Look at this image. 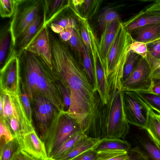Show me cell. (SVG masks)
Here are the masks:
<instances>
[{"label": "cell", "mask_w": 160, "mask_h": 160, "mask_svg": "<svg viewBox=\"0 0 160 160\" xmlns=\"http://www.w3.org/2000/svg\"><path fill=\"white\" fill-rule=\"evenodd\" d=\"M17 160H38L36 159L28 154L21 150L17 156Z\"/></svg>", "instance_id": "obj_44"}, {"label": "cell", "mask_w": 160, "mask_h": 160, "mask_svg": "<svg viewBox=\"0 0 160 160\" xmlns=\"http://www.w3.org/2000/svg\"><path fill=\"white\" fill-rule=\"evenodd\" d=\"M160 23V15L145 13L142 11L127 22L123 23L130 33L134 29L145 25Z\"/></svg>", "instance_id": "obj_23"}, {"label": "cell", "mask_w": 160, "mask_h": 160, "mask_svg": "<svg viewBox=\"0 0 160 160\" xmlns=\"http://www.w3.org/2000/svg\"><path fill=\"white\" fill-rule=\"evenodd\" d=\"M134 129L126 135L130 149L139 153L145 160H160V145L144 128L133 126Z\"/></svg>", "instance_id": "obj_8"}, {"label": "cell", "mask_w": 160, "mask_h": 160, "mask_svg": "<svg viewBox=\"0 0 160 160\" xmlns=\"http://www.w3.org/2000/svg\"><path fill=\"white\" fill-rule=\"evenodd\" d=\"M97 80V91L103 105H107L109 100L110 90L104 69L99 60L94 67Z\"/></svg>", "instance_id": "obj_20"}, {"label": "cell", "mask_w": 160, "mask_h": 160, "mask_svg": "<svg viewBox=\"0 0 160 160\" xmlns=\"http://www.w3.org/2000/svg\"><path fill=\"white\" fill-rule=\"evenodd\" d=\"M48 160H53V159H48Z\"/></svg>", "instance_id": "obj_49"}, {"label": "cell", "mask_w": 160, "mask_h": 160, "mask_svg": "<svg viewBox=\"0 0 160 160\" xmlns=\"http://www.w3.org/2000/svg\"><path fill=\"white\" fill-rule=\"evenodd\" d=\"M146 45L147 53L145 59L152 73L160 66V38Z\"/></svg>", "instance_id": "obj_26"}, {"label": "cell", "mask_w": 160, "mask_h": 160, "mask_svg": "<svg viewBox=\"0 0 160 160\" xmlns=\"http://www.w3.org/2000/svg\"><path fill=\"white\" fill-rule=\"evenodd\" d=\"M139 56L131 50L129 52L124 68L122 83L130 76L135 68L140 59Z\"/></svg>", "instance_id": "obj_35"}, {"label": "cell", "mask_w": 160, "mask_h": 160, "mask_svg": "<svg viewBox=\"0 0 160 160\" xmlns=\"http://www.w3.org/2000/svg\"><path fill=\"white\" fill-rule=\"evenodd\" d=\"M152 73L147 61L141 57L131 75L122 83V90L149 92L152 84Z\"/></svg>", "instance_id": "obj_12"}, {"label": "cell", "mask_w": 160, "mask_h": 160, "mask_svg": "<svg viewBox=\"0 0 160 160\" xmlns=\"http://www.w3.org/2000/svg\"><path fill=\"white\" fill-rule=\"evenodd\" d=\"M31 102L33 106L38 134L44 141L52 122L59 111L50 101L37 92Z\"/></svg>", "instance_id": "obj_10"}, {"label": "cell", "mask_w": 160, "mask_h": 160, "mask_svg": "<svg viewBox=\"0 0 160 160\" xmlns=\"http://www.w3.org/2000/svg\"><path fill=\"white\" fill-rule=\"evenodd\" d=\"M130 50L141 57L146 58L147 53V48L145 43L134 40L131 45Z\"/></svg>", "instance_id": "obj_40"}, {"label": "cell", "mask_w": 160, "mask_h": 160, "mask_svg": "<svg viewBox=\"0 0 160 160\" xmlns=\"http://www.w3.org/2000/svg\"><path fill=\"white\" fill-rule=\"evenodd\" d=\"M120 21H114L109 24L102 31L99 42L98 48L101 64L104 69L106 60L114 40Z\"/></svg>", "instance_id": "obj_18"}, {"label": "cell", "mask_w": 160, "mask_h": 160, "mask_svg": "<svg viewBox=\"0 0 160 160\" xmlns=\"http://www.w3.org/2000/svg\"><path fill=\"white\" fill-rule=\"evenodd\" d=\"M130 148V145L126 140L106 138L100 140L92 149L98 152L110 150L128 151Z\"/></svg>", "instance_id": "obj_25"}, {"label": "cell", "mask_w": 160, "mask_h": 160, "mask_svg": "<svg viewBox=\"0 0 160 160\" xmlns=\"http://www.w3.org/2000/svg\"><path fill=\"white\" fill-rule=\"evenodd\" d=\"M120 16L113 9L108 8L103 10L98 17L99 28L102 32L111 23L114 21H119Z\"/></svg>", "instance_id": "obj_31"}, {"label": "cell", "mask_w": 160, "mask_h": 160, "mask_svg": "<svg viewBox=\"0 0 160 160\" xmlns=\"http://www.w3.org/2000/svg\"><path fill=\"white\" fill-rule=\"evenodd\" d=\"M154 111L160 114V95L143 92H135Z\"/></svg>", "instance_id": "obj_34"}, {"label": "cell", "mask_w": 160, "mask_h": 160, "mask_svg": "<svg viewBox=\"0 0 160 160\" xmlns=\"http://www.w3.org/2000/svg\"><path fill=\"white\" fill-rule=\"evenodd\" d=\"M20 150L18 142L15 138L0 144V160H13Z\"/></svg>", "instance_id": "obj_29"}, {"label": "cell", "mask_w": 160, "mask_h": 160, "mask_svg": "<svg viewBox=\"0 0 160 160\" xmlns=\"http://www.w3.org/2000/svg\"><path fill=\"white\" fill-rule=\"evenodd\" d=\"M21 150L38 160H48V156L45 142L35 130L24 135L18 142Z\"/></svg>", "instance_id": "obj_15"}, {"label": "cell", "mask_w": 160, "mask_h": 160, "mask_svg": "<svg viewBox=\"0 0 160 160\" xmlns=\"http://www.w3.org/2000/svg\"><path fill=\"white\" fill-rule=\"evenodd\" d=\"M160 145V114L151 108L145 128Z\"/></svg>", "instance_id": "obj_28"}, {"label": "cell", "mask_w": 160, "mask_h": 160, "mask_svg": "<svg viewBox=\"0 0 160 160\" xmlns=\"http://www.w3.org/2000/svg\"><path fill=\"white\" fill-rule=\"evenodd\" d=\"M0 144L4 143L14 139L9 127L3 119L0 118Z\"/></svg>", "instance_id": "obj_37"}, {"label": "cell", "mask_w": 160, "mask_h": 160, "mask_svg": "<svg viewBox=\"0 0 160 160\" xmlns=\"http://www.w3.org/2000/svg\"><path fill=\"white\" fill-rule=\"evenodd\" d=\"M85 135L82 132H78L73 135L53 152L50 156L49 158L54 159L64 154Z\"/></svg>", "instance_id": "obj_33"}, {"label": "cell", "mask_w": 160, "mask_h": 160, "mask_svg": "<svg viewBox=\"0 0 160 160\" xmlns=\"http://www.w3.org/2000/svg\"><path fill=\"white\" fill-rule=\"evenodd\" d=\"M148 93L160 95V82L152 83Z\"/></svg>", "instance_id": "obj_46"}, {"label": "cell", "mask_w": 160, "mask_h": 160, "mask_svg": "<svg viewBox=\"0 0 160 160\" xmlns=\"http://www.w3.org/2000/svg\"><path fill=\"white\" fill-rule=\"evenodd\" d=\"M15 11V0H0V15L2 18H10Z\"/></svg>", "instance_id": "obj_36"}, {"label": "cell", "mask_w": 160, "mask_h": 160, "mask_svg": "<svg viewBox=\"0 0 160 160\" xmlns=\"http://www.w3.org/2000/svg\"><path fill=\"white\" fill-rule=\"evenodd\" d=\"M91 0H84L83 3L84 11L87 12L88 10L91 3Z\"/></svg>", "instance_id": "obj_48"}, {"label": "cell", "mask_w": 160, "mask_h": 160, "mask_svg": "<svg viewBox=\"0 0 160 160\" xmlns=\"http://www.w3.org/2000/svg\"><path fill=\"white\" fill-rule=\"evenodd\" d=\"M125 112L130 125L145 128L150 108L135 92L123 91Z\"/></svg>", "instance_id": "obj_11"}, {"label": "cell", "mask_w": 160, "mask_h": 160, "mask_svg": "<svg viewBox=\"0 0 160 160\" xmlns=\"http://www.w3.org/2000/svg\"><path fill=\"white\" fill-rule=\"evenodd\" d=\"M132 32L135 34V41L146 44L160 38V23L138 27Z\"/></svg>", "instance_id": "obj_22"}, {"label": "cell", "mask_w": 160, "mask_h": 160, "mask_svg": "<svg viewBox=\"0 0 160 160\" xmlns=\"http://www.w3.org/2000/svg\"><path fill=\"white\" fill-rule=\"evenodd\" d=\"M36 89L37 92L50 101L59 112L65 111L57 80L52 70L45 63L43 65L38 78Z\"/></svg>", "instance_id": "obj_9"}, {"label": "cell", "mask_w": 160, "mask_h": 160, "mask_svg": "<svg viewBox=\"0 0 160 160\" xmlns=\"http://www.w3.org/2000/svg\"><path fill=\"white\" fill-rule=\"evenodd\" d=\"M44 26L43 16L42 17L39 14L16 40L14 44L16 56H18L25 49L37 33Z\"/></svg>", "instance_id": "obj_16"}, {"label": "cell", "mask_w": 160, "mask_h": 160, "mask_svg": "<svg viewBox=\"0 0 160 160\" xmlns=\"http://www.w3.org/2000/svg\"><path fill=\"white\" fill-rule=\"evenodd\" d=\"M152 83L160 82V69L158 68L154 71L151 75Z\"/></svg>", "instance_id": "obj_45"}, {"label": "cell", "mask_w": 160, "mask_h": 160, "mask_svg": "<svg viewBox=\"0 0 160 160\" xmlns=\"http://www.w3.org/2000/svg\"><path fill=\"white\" fill-rule=\"evenodd\" d=\"M100 139L89 138L85 135L68 152L54 160H71L88 150L92 149ZM50 159V158H49Z\"/></svg>", "instance_id": "obj_19"}, {"label": "cell", "mask_w": 160, "mask_h": 160, "mask_svg": "<svg viewBox=\"0 0 160 160\" xmlns=\"http://www.w3.org/2000/svg\"><path fill=\"white\" fill-rule=\"evenodd\" d=\"M0 118L6 121L18 142L35 130L27 117L20 95L0 91Z\"/></svg>", "instance_id": "obj_3"}, {"label": "cell", "mask_w": 160, "mask_h": 160, "mask_svg": "<svg viewBox=\"0 0 160 160\" xmlns=\"http://www.w3.org/2000/svg\"><path fill=\"white\" fill-rule=\"evenodd\" d=\"M159 69H160V67L158 68Z\"/></svg>", "instance_id": "obj_50"}, {"label": "cell", "mask_w": 160, "mask_h": 160, "mask_svg": "<svg viewBox=\"0 0 160 160\" xmlns=\"http://www.w3.org/2000/svg\"><path fill=\"white\" fill-rule=\"evenodd\" d=\"M64 9L46 26L47 27H49L53 32L57 34L67 28L71 27L76 29L78 27L74 18L70 16L64 15Z\"/></svg>", "instance_id": "obj_24"}, {"label": "cell", "mask_w": 160, "mask_h": 160, "mask_svg": "<svg viewBox=\"0 0 160 160\" xmlns=\"http://www.w3.org/2000/svg\"><path fill=\"white\" fill-rule=\"evenodd\" d=\"M143 12L146 14L160 15V0L155 1Z\"/></svg>", "instance_id": "obj_42"}, {"label": "cell", "mask_w": 160, "mask_h": 160, "mask_svg": "<svg viewBox=\"0 0 160 160\" xmlns=\"http://www.w3.org/2000/svg\"><path fill=\"white\" fill-rule=\"evenodd\" d=\"M20 73L18 58L14 54L0 68V91L20 95Z\"/></svg>", "instance_id": "obj_13"}, {"label": "cell", "mask_w": 160, "mask_h": 160, "mask_svg": "<svg viewBox=\"0 0 160 160\" xmlns=\"http://www.w3.org/2000/svg\"><path fill=\"white\" fill-rule=\"evenodd\" d=\"M15 54L10 28V22L2 25L0 30V68Z\"/></svg>", "instance_id": "obj_17"}, {"label": "cell", "mask_w": 160, "mask_h": 160, "mask_svg": "<svg viewBox=\"0 0 160 160\" xmlns=\"http://www.w3.org/2000/svg\"><path fill=\"white\" fill-rule=\"evenodd\" d=\"M76 59L83 67L82 53V43L80 29L78 27L74 29L70 39L66 42Z\"/></svg>", "instance_id": "obj_27"}, {"label": "cell", "mask_w": 160, "mask_h": 160, "mask_svg": "<svg viewBox=\"0 0 160 160\" xmlns=\"http://www.w3.org/2000/svg\"><path fill=\"white\" fill-rule=\"evenodd\" d=\"M69 1L42 0L44 25L46 26L55 17L69 6Z\"/></svg>", "instance_id": "obj_21"}, {"label": "cell", "mask_w": 160, "mask_h": 160, "mask_svg": "<svg viewBox=\"0 0 160 160\" xmlns=\"http://www.w3.org/2000/svg\"><path fill=\"white\" fill-rule=\"evenodd\" d=\"M80 132V126L75 119L66 111L59 112L52 122L44 140L49 158L68 139Z\"/></svg>", "instance_id": "obj_5"}, {"label": "cell", "mask_w": 160, "mask_h": 160, "mask_svg": "<svg viewBox=\"0 0 160 160\" xmlns=\"http://www.w3.org/2000/svg\"><path fill=\"white\" fill-rule=\"evenodd\" d=\"M73 28L71 27L67 28L58 34L59 37L62 41L66 42L71 38L73 33Z\"/></svg>", "instance_id": "obj_43"}, {"label": "cell", "mask_w": 160, "mask_h": 160, "mask_svg": "<svg viewBox=\"0 0 160 160\" xmlns=\"http://www.w3.org/2000/svg\"><path fill=\"white\" fill-rule=\"evenodd\" d=\"M21 93L20 96L21 102L28 119L32 122V113L30 104L31 101L22 82H21Z\"/></svg>", "instance_id": "obj_38"}, {"label": "cell", "mask_w": 160, "mask_h": 160, "mask_svg": "<svg viewBox=\"0 0 160 160\" xmlns=\"http://www.w3.org/2000/svg\"><path fill=\"white\" fill-rule=\"evenodd\" d=\"M42 0H15V11L10 22L14 45L18 37L39 13Z\"/></svg>", "instance_id": "obj_6"}, {"label": "cell", "mask_w": 160, "mask_h": 160, "mask_svg": "<svg viewBox=\"0 0 160 160\" xmlns=\"http://www.w3.org/2000/svg\"><path fill=\"white\" fill-rule=\"evenodd\" d=\"M84 2V0H69V3L71 5H72L75 8L78 7L79 5H82Z\"/></svg>", "instance_id": "obj_47"}, {"label": "cell", "mask_w": 160, "mask_h": 160, "mask_svg": "<svg viewBox=\"0 0 160 160\" xmlns=\"http://www.w3.org/2000/svg\"><path fill=\"white\" fill-rule=\"evenodd\" d=\"M97 154L98 152L92 149L83 152L71 160H96Z\"/></svg>", "instance_id": "obj_41"}, {"label": "cell", "mask_w": 160, "mask_h": 160, "mask_svg": "<svg viewBox=\"0 0 160 160\" xmlns=\"http://www.w3.org/2000/svg\"><path fill=\"white\" fill-rule=\"evenodd\" d=\"M134 41L131 34L120 21L105 61L104 70L108 81L112 79L122 80L124 65Z\"/></svg>", "instance_id": "obj_4"}, {"label": "cell", "mask_w": 160, "mask_h": 160, "mask_svg": "<svg viewBox=\"0 0 160 160\" xmlns=\"http://www.w3.org/2000/svg\"><path fill=\"white\" fill-rule=\"evenodd\" d=\"M18 56L23 78V81L22 82L31 101L37 92V83L45 62L39 57L25 49Z\"/></svg>", "instance_id": "obj_7"}, {"label": "cell", "mask_w": 160, "mask_h": 160, "mask_svg": "<svg viewBox=\"0 0 160 160\" xmlns=\"http://www.w3.org/2000/svg\"><path fill=\"white\" fill-rule=\"evenodd\" d=\"M122 87L117 83L109 86V99L104 106L102 117L103 127L107 138H122L129 132V124L125 112Z\"/></svg>", "instance_id": "obj_2"}, {"label": "cell", "mask_w": 160, "mask_h": 160, "mask_svg": "<svg viewBox=\"0 0 160 160\" xmlns=\"http://www.w3.org/2000/svg\"><path fill=\"white\" fill-rule=\"evenodd\" d=\"M25 49L40 58L52 70L51 50L47 26H44L38 31Z\"/></svg>", "instance_id": "obj_14"}, {"label": "cell", "mask_w": 160, "mask_h": 160, "mask_svg": "<svg viewBox=\"0 0 160 160\" xmlns=\"http://www.w3.org/2000/svg\"><path fill=\"white\" fill-rule=\"evenodd\" d=\"M83 65L84 69L95 90L97 91V83L92 59L90 53L82 43Z\"/></svg>", "instance_id": "obj_30"}, {"label": "cell", "mask_w": 160, "mask_h": 160, "mask_svg": "<svg viewBox=\"0 0 160 160\" xmlns=\"http://www.w3.org/2000/svg\"><path fill=\"white\" fill-rule=\"evenodd\" d=\"M56 78L57 80L63 98L65 111L67 112L69 109L70 105V92L68 88L64 84L57 78Z\"/></svg>", "instance_id": "obj_39"}, {"label": "cell", "mask_w": 160, "mask_h": 160, "mask_svg": "<svg viewBox=\"0 0 160 160\" xmlns=\"http://www.w3.org/2000/svg\"><path fill=\"white\" fill-rule=\"evenodd\" d=\"M49 38L52 71L70 92V105L66 112L76 120L87 136L101 138L104 106L98 92L66 42L54 34Z\"/></svg>", "instance_id": "obj_1"}, {"label": "cell", "mask_w": 160, "mask_h": 160, "mask_svg": "<svg viewBox=\"0 0 160 160\" xmlns=\"http://www.w3.org/2000/svg\"><path fill=\"white\" fill-rule=\"evenodd\" d=\"M131 151L110 150L98 152L96 160H130Z\"/></svg>", "instance_id": "obj_32"}]
</instances>
